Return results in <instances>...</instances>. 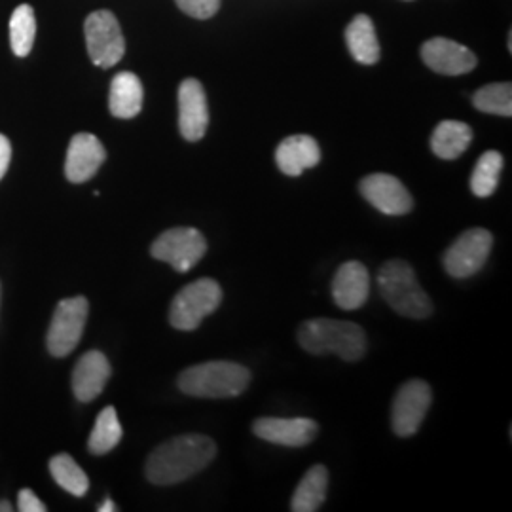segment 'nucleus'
Instances as JSON below:
<instances>
[{
	"label": "nucleus",
	"instance_id": "f257e3e1",
	"mask_svg": "<svg viewBox=\"0 0 512 512\" xmlns=\"http://www.w3.org/2000/svg\"><path fill=\"white\" fill-rule=\"evenodd\" d=\"M215 456V440L205 435H181L165 440L148 456L145 473L152 484L171 486L198 475Z\"/></svg>",
	"mask_w": 512,
	"mask_h": 512
},
{
	"label": "nucleus",
	"instance_id": "f03ea898",
	"mask_svg": "<svg viewBox=\"0 0 512 512\" xmlns=\"http://www.w3.org/2000/svg\"><path fill=\"white\" fill-rule=\"evenodd\" d=\"M298 344L313 355L334 353L353 363L366 353V334L357 323L338 319H311L300 325Z\"/></svg>",
	"mask_w": 512,
	"mask_h": 512
},
{
	"label": "nucleus",
	"instance_id": "7ed1b4c3",
	"mask_svg": "<svg viewBox=\"0 0 512 512\" xmlns=\"http://www.w3.org/2000/svg\"><path fill=\"white\" fill-rule=\"evenodd\" d=\"M249 382V368L232 361H209L183 370L177 385L188 397L232 399L241 395Z\"/></svg>",
	"mask_w": 512,
	"mask_h": 512
},
{
	"label": "nucleus",
	"instance_id": "20e7f679",
	"mask_svg": "<svg viewBox=\"0 0 512 512\" xmlns=\"http://www.w3.org/2000/svg\"><path fill=\"white\" fill-rule=\"evenodd\" d=\"M378 287L385 302L403 317L425 319L433 313V302L404 260H389L378 272Z\"/></svg>",
	"mask_w": 512,
	"mask_h": 512
},
{
	"label": "nucleus",
	"instance_id": "39448f33",
	"mask_svg": "<svg viewBox=\"0 0 512 512\" xmlns=\"http://www.w3.org/2000/svg\"><path fill=\"white\" fill-rule=\"evenodd\" d=\"M222 302V289L211 277H202L183 287L171 302L169 323L177 330H196Z\"/></svg>",
	"mask_w": 512,
	"mask_h": 512
},
{
	"label": "nucleus",
	"instance_id": "423d86ee",
	"mask_svg": "<svg viewBox=\"0 0 512 512\" xmlns=\"http://www.w3.org/2000/svg\"><path fill=\"white\" fill-rule=\"evenodd\" d=\"M90 313L86 296L65 298L55 306L54 317L46 334V346L54 357L71 355L82 340Z\"/></svg>",
	"mask_w": 512,
	"mask_h": 512
},
{
	"label": "nucleus",
	"instance_id": "0eeeda50",
	"mask_svg": "<svg viewBox=\"0 0 512 512\" xmlns=\"http://www.w3.org/2000/svg\"><path fill=\"white\" fill-rule=\"evenodd\" d=\"M88 54L93 65L110 69L126 54V40L116 16L109 10L93 12L84 23Z\"/></svg>",
	"mask_w": 512,
	"mask_h": 512
},
{
	"label": "nucleus",
	"instance_id": "6e6552de",
	"mask_svg": "<svg viewBox=\"0 0 512 512\" xmlns=\"http://www.w3.org/2000/svg\"><path fill=\"white\" fill-rule=\"evenodd\" d=\"M207 253V241L196 228L165 230L150 247V255L167 262L179 274L190 272Z\"/></svg>",
	"mask_w": 512,
	"mask_h": 512
},
{
	"label": "nucleus",
	"instance_id": "1a4fd4ad",
	"mask_svg": "<svg viewBox=\"0 0 512 512\" xmlns=\"http://www.w3.org/2000/svg\"><path fill=\"white\" fill-rule=\"evenodd\" d=\"M492 245L494 238L484 228H471L463 232L444 255L446 272L456 279L478 274L492 253Z\"/></svg>",
	"mask_w": 512,
	"mask_h": 512
},
{
	"label": "nucleus",
	"instance_id": "9d476101",
	"mask_svg": "<svg viewBox=\"0 0 512 512\" xmlns=\"http://www.w3.org/2000/svg\"><path fill=\"white\" fill-rule=\"evenodd\" d=\"M433 393L429 384L423 380H410L397 391L393 410H391V425L395 435L412 437L418 433L425 414L431 408Z\"/></svg>",
	"mask_w": 512,
	"mask_h": 512
},
{
	"label": "nucleus",
	"instance_id": "9b49d317",
	"mask_svg": "<svg viewBox=\"0 0 512 512\" xmlns=\"http://www.w3.org/2000/svg\"><path fill=\"white\" fill-rule=\"evenodd\" d=\"M359 188L366 202L389 217H401L414 209V198L410 196L406 186L393 175H368L361 181Z\"/></svg>",
	"mask_w": 512,
	"mask_h": 512
},
{
	"label": "nucleus",
	"instance_id": "f8f14e48",
	"mask_svg": "<svg viewBox=\"0 0 512 512\" xmlns=\"http://www.w3.org/2000/svg\"><path fill=\"white\" fill-rule=\"evenodd\" d=\"M107 160V150L92 133L74 135L67 150L65 177L69 183H88Z\"/></svg>",
	"mask_w": 512,
	"mask_h": 512
},
{
	"label": "nucleus",
	"instance_id": "ddd939ff",
	"mask_svg": "<svg viewBox=\"0 0 512 512\" xmlns=\"http://www.w3.org/2000/svg\"><path fill=\"white\" fill-rule=\"evenodd\" d=\"M209 126V109L202 82L186 78L179 88V129L186 141H202Z\"/></svg>",
	"mask_w": 512,
	"mask_h": 512
},
{
	"label": "nucleus",
	"instance_id": "4468645a",
	"mask_svg": "<svg viewBox=\"0 0 512 512\" xmlns=\"http://www.w3.org/2000/svg\"><path fill=\"white\" fill-rule=\"evenodd\" d=\"M421 57L429 69L446 76L471 73L478 63L476 55L467 46L448 38L427 40L421 48Z\"/></svg>",
	"mask_w": 512,
	"mask_h": 512
},
{
	"label": "nucleus",
	"instance_id": "2eb2a0df",
	"mask_svg": "<svg viewBox=\"0 0 512 512\" xmlns=\"http://www.w3.org/2000/svg\"><path fill=\"white\" fill-rule=\"evenodd\" d=\"M253 433L272 444L300 448L317 437L319 425L310 418H260L253 423Z\"/></svg>",
	"mask_w": 512,
	"mask_h": 512
},
{
	"label": "nucleus",
	"instance_id": "dca6fc26",
	"mask_svg": "<svg viewBox=\"0 0 512 512\" xmlns=\"http://www.w3.org/2000/svg\"><path fill=\"white\" fill-rule=\"evenodd\" d=\"M110 374H112V368L105 353L101 351L84 353L74 365L73 378H71L74 397L80 403H92L93 399H97L103 393Z\"/></svg>",
	"mask_w": 512,
	"mask_h": 512
},
{
	"label": "nucleus",
	"instance_id": "f3484780",
	"mask_svg": "<svg viewBox=\"0 0 512 512\" xmlns=\"http://www.w3.org/2000/svg\"><path fill=\"white\" fill-rule=\"evenodd\" d=\"M370 294V275L365 264L349 260L338 268L332 281V298L342 310L363 308Z\"/></svg>",
	"mask_w": 512,
	"mask_h": 512
},
{
	"label": "nucleus",
	"instance_id": "a211bd4d",
	"mask_svg": "<svg viewBox=\"0 0 512 512\" xmlns=\"http://www.w3.org/2000/svg\"><path fill=\"white\" fill-rule=\"evenodd\" d=\"M275 162L285 175L298 177L321 162V148L310 135H293L281 141L275 150Z\"/></svg>",
	"mask_w": 512,
	"mask_h": 512
},
{
	"label": "nucleus",
	"instance_id": "6ab92c4d",
	"mask_svg": "<svg viewBox=\"0 0 512 512\" xmlns=\"http://www.w3.org/2000/svg\"><path fill=\"white\" fill-rule=\"evenodd\" d=\"M109 109L112 116L129 120L143 109V84L133 73L116 74L110 82Z\"/></svg>",
	"mask_w": 512,
	"mask_h": 512
},
{
	"label": "nucleus",
	"instance_id": "aec40b11",
	"mask_svg": "<svg viewBox=\"0 0 512 512\" xmlns=\"http://www.w3.org/2000/svg\"><path fill=\"white\" fill-rule=\"evenodd\" d=\"M346 42L349 54L361 65H374L380 61V42L376 37V29L372 19L359 14L349 23L346 29Z\"/></svg>",
	"mask_w": 512,
	"mask_h": 512
},
{
	"label": "nucleus",
	"instance_id": "412c9836",
	"mask_svg": "<svg viewBox=\"0 0 512 512\" xmlns=\"http://www.w3.org/2000/svg\"><path fill=\"white\" fill-rule=\"evenodd\" d=\"M329 488V471L325 465H313L306 475L302 476L293 499H291V511L315 512L321 509V505L327 499Z\"/></svg>",
	"mask_w": 512,
	"mask_h": 512
},
{
	"label": "nucleus",
	"instance_id": "4be33fe9",
	"mask_svg": "<svg viewBox=\"0 0 512 512\" xmlns=\"http://www.w3.org/2000/svg\"><path fill=\"white\" fill-rule=\"evenodd\" d=\"M473 141V129L458 120H444L433 131L431 148L442 160H456Z\"/></svg>",
	"mask_w": 512,
	"mask_h": 512
},
{
	"label": "nucleus",
	"instance_id": "5701e85b",
	"mask_svg": "<svg viewBox=\"0 0 512 512\" xmlns=\"http://www.w3.org/2000/svg\"><path fill=\"white\" fill-rule=\"evenodd\" d=\"M122 437H124V429L118 420L116 408L107 406L101 410V414L95 420L92 435L88 440V450L93 456H105L120 444Z\"/></svg>",
	"mask_w": 512,
	"mask_h": 512
},
{
	"label": "nucleus",
	"instance_id": "b1692460",
	"mask_svg": "<svg viewBox=\"0 0 512 512\" xmlns=\"http://www.w3.org/2000/svg\"><path fill=\"white\" fill-rule=\"evenodd\" d=\"M50 475L59 488L74 497H84L90 490V478L69 454H57L50 459Z\"/></svg>",
	"mask_w": 512,
	"mask_h": 512
},
{
	"label": "nucleus",
	"instance_id": "393cba45",
	"mask_svg": "<svg viewBox=\"0 0 512 512\" xmlns=\"http://www.w3.org/2000/svg\"><path fill=\"white\" fill-rule=\"evenodd\" d=\"M37 35L35 10L29 4H21L10 18V46L18 57L31 54Z\"/></svg>",
	"mask_w": 512,
	"mask_h": 512
},
{
	"label": "nucleus",
	"instance_id": "a878e982",
	"mask_svg": "<svg viewBox=\"0 0 512 512\" xmlns=\"http://www.w3.org/2000/svg\"><path fill=\"white\" fill-rule=\"evenodd\" d=\"M503 171V156L497 150L484 152L471 175V190L476 198H490L499 184Z\"/></svg>",
	"mask_w": 512,
	"mask_h": 512
},
{
	"label": "nucleus",
	"instance_id": "bb28decb",
	"mask_svg": "<svg viewBox=\"0 0 512 512\" xmlns=\"http://www.w3.org/2000/svg\"><path fill=\"white\" fill-rule=\"evenodd\" d=\"M473 103L482 112L509 118L512 114V86L509 82L488 84L475 93Z\"/></svg>",
	"mask_w": 512,
	"mask_h": 512
},
{
	"label": "nucleus",
	"instance_id": "cd10ccee",
	"mask_svg": "<svg viewBox=\"0 0 512 512\" xmlns=\"http://www.w3.org/2000/svg\"><path fill=\"white\" fill-rule=\"evenodd\" d=\"M186 16L196 19L213 18L220 8V0H175Z\"/></svg>",
	"mask_w": 512,
	"mask_h": 512
},
{
	"label": "nucleus",
	"instance_id": "c85d7f7f",
	"mask_svg": "<svg viewBox=\"0 0 512 512\" xmlns=\"http://www.w3.org/2000/svg\"><path fill=\"white\" fill-rule=\"evenodd\" d=\"M18 511L21 512H46L48 507L38 499L37 494L29 488L21 490L18 495Z\"/></svg>",
	"mask_w": 512,
	"mask_h": 512
},
{
	"label": "nucleus",
	"instance_id": "c756f323",
	"mask_svg": "<svg viewBox=\"0 0 512 512\" xmlns=\"http://www.w3.org/2000/svg\"><path fill=\"white\" fill-rule=\"evenodd\" d=\"M10 160H12V145H10L8 137L0 133V181L4 179V175L10 167Z\"/></svg>",
	"mask_w": 512,
	"mask_h": 512
},
{
	"label": "nucleus",
	"instance_id": "7c9ffc66",
	"mask_svg": "<svg viewBox=\"0 0 512 512\" xmlns=\"http://www.w3.org/2000/svg\"><path fill=\"white\" fill-rule=\"evenodd\" d=\"M97 511H99V512H114V511H116V507H114V503H112V501H110V499H107V501H105V503H103V505H101V507H99V509H97Z\"/></svg>",
	"mask_w": 512,
	"mask_h": 512
},
{
	"label": "nucleus",
	"instance_id": "2f4dec72",
	"mask_svg": "<svg viewBox=\"0 0 512 512\" xmlns=\"http://www.w3.org/2000/svg\"><path fill=\"white\" fill-rule=\"evenodd\" d=\"M14 511V507H12V503L10 501H0V512H10Z\"/></svg>",
	"mask_w": 512,
	"mask_h": 512
},
{
	"label": "nucleus",
	"instance_id": "473e14b6",
	"mask_svg": "<svg viewBox=\"0 0 512 512\" xmlns=\"http://www.w3.org/2000/svg\"><path fill=\"white\" fill-rule=\"evenodd\" d=\"M0 302H2V285H0Z\"/></svg>",
	"mask_w": 512,
	"mask_h": 512
}]
</instances>
